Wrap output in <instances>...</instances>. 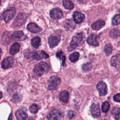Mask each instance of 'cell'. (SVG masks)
Instances as JSON below:
<instances>
[{
	"mask_svg": "<svg viewBox=\"0 0 120 120\" xmlns=\"http://www.w3.org/2000/svg\"><path fill=\"white\" fill-rule=\"evenodd\" d=\"M15 115L17 120H25L28 116L27 114L21 109L17 110L15 112Z\"/></svg>",
	"mask_w": 120,
	"mask_h": 120,
	"instance_id": "19",
	"label": "cell"
},
{
	"mask_svg": "<svg viewBox=\"0 0 120 120\" xmlns=\"http://www.w3.org/2000/svg\"><path fill=\"white\" fill-rule=\"evenodd\" d=\"M97 88L99 91L100 96H105L107 92V87L105 82L103 81L99 82L97 84Z\"/></svg>",
	"mask_w": 120,
	"mask_h": 120,
	"instance_id": "7",
	"label": "cell"
},
{
	"mask_svg": "<svg viewBox=\"0 0 120 120\" xmlns=\"http://www.w3.org/2000/svg\"><path fill=\"white\" fill-rule=\"evenodd\" d=\"M112 24L113 25H117L120 23V15H115L112 19Z\"/></svg>",
	"mask_w": 120,
	"mask_h": 120,
	"instance_id": "30",
	"label": "cell"
},
{
	"mask_svg": "<svg viewBox=\"0 0 120 120\" xmlns=\"http://www.w3.org/2000/svg\"><path fill=\"white\" fill-rule=\"evenodd\" d=\"M31 43L33 47L36 48H38L41 44V39L38 37H35L31 39Z\"/></svg>",
	"mask_w": 120,
	"mask_h": 120,
	"instance_id": "23",
	"label": "cell"
},
{
	"mask_svg": "<svg viewBox=\"0 0 120 120\" xmlns=\"http://www.w3.org/2000/svg\"><path fill=\"white\" fill-rule=\"evenodd\" d=\"M1 52H2L1 49L0 48V58H1Z\"/></svg>",
	"mask_w": 120,
	"mask_h": 120,
	"instance_id": "39",
	"label": "cell"
},
{
	"mask_svg": "<svg viewBox=\"0 0 120 120\" xmlns=\"http://www.w3.org/2000/svg\"><path fill=\"white\" fill-rule=\"evenodd\" d=\"M79 57V53L78 52H75L71 54L69 56V60L73 62H75L78 60Z\"/></svg>",
	"mask_w": 120,
	"mask_h": 120,
	"instance_id": "27",
	"label": "cell"
},
{
	"mask_svg": "<svg viewBox=\"0 0 120 120\" xmlns=\"http://www.w3.org/2000/svg\"><path fill=\"white\" fill-rule=\"evenodd\" d=\"M60 41V37L57 34L52 35L48 39V44L50 48H53L56 46Z\"/></svg>",
	"mask_w": 120,
	"mask_h": 120,
	"instance_id": "5",
	"label": "cell"
},
{
	"mask_svg": "<svg viewBox=\"0 0 120 120\" xmlns=\"http://www.w3.org/2000/svg\"><path fill=\"white\" fill-rule=\"evenodd\" d=\"M63 5L64 8L68 10H71L74 8V3L71 0H63Z\"/></svg>",
	"mask_w": 120,
	"mask_h": 120,
	"instance_id": "22",
	"label": "cell"
},
{
	"mask_svg": "<svg viewBox=\"0 0 120 120\" xmlns=\"http://www.w3.org/2000/svg\"><path fill=\"white\" fill-rule=\"evenodd\" d=\"M90 112L92 116L94 118H98L100 116V112L99 107L98 105L93 104L90 107Z\"/></svg>",
	"mask_w": 120,
	"mask_h": 120,
	"instance_id": "14",
	"label": "cell"
},
{
	"mask_svg": "<svg viewBox=\"0 0 120 120\" xmlns=\"http://www.w3.org/2000/svg\"><path fill=\"white\" fill-rule=\"evenodd\" d=\"M97 36L95 34L90 35L87 39L88 44L90 45L97 46H98L99 43L97 41Z\"/></svg>",
	"mask_w": 120,
	"mask_h": 120,
	"instance_id": "15",
	"label": "cell"
},
{
	"mask_svg": "<svg viewBox=\"0 0 120 120\" xmlns=\"http://www.w3.org/2000/svg\"><path fill=\"white\" fill-rule=\"evenodd\" d=\"M69 98L68 92L66 90H63L59 94L60 100L64 103H68Z\"/></svg>",
	"mask_w": 120,
	"mask_h": 120,
	"instance_id": "20",
	"label": "cell"
},
{
	"mask_svg": "<svg viewBox=\"0 0 120 120\" xmlns=\"http://www.w3.org/2000/svg\"><path fill=\"white\" fill-rule=\"evenodd\" d=\"M111 113L114 116L116 120H118L119 119V114L120 113V108L117 107H114L112 109Z\"/></svg>",
	"mask_w": 120,
	"mask_h": 120,
	"instance_id": "25",
	"label": "cell"
},
{
	"mask_svg": "<svg viewBox=\"0 0 120 120\" xmlns=\"http://www.w3.org/2000/svg\"><path fill=\"white\" fill-rule=\"evenodd\" d=\"M110 108V104L107 101H105L102 103L101 109L103 112H107Z\"/></svg>",
	"mask_w": 120,
	"mask_h": 120,
	"instance_id": "32",
	"label": "cell"
},
{
	"mask_svg": "<svg viewBox=\"0 0 120 120\" xmlns=\"http://www.w3.org/2000/svg\"><path fill=\"white\" fill-rule=\"evenodd\" d=\"M61 114L60 112L57 110H53L51 111L47 115L48 120H58L60 118Z\"/></svg>",
	"mask_w": 120,
	"mask_h": 120,
	"instance_id": "16",
	"label": "cell"
},
{
	"mask_svg": "<svg viewBox=\"0 0 120 120\" xmlns=\"http://www.w3.org/2000/svg\"><path fill=\"white\" fill-rule=\"evenodd\" d=\"M29 110L30 111V112H31V113H36L38 111V105L35 104H32V105H31L30 107H29Z\"/></svg>",
	"mask_w": 120,
	"mask_h": 120,
	"instance_id": "34",
	"label": "cell"
},
{
	"mask_svg": "<svg viewBox=\"0 0 120 120\" xmlns=\"http://www.w3.org/2000/svg\"><path fill=\"white\" fill-rule=\"evenodd\" d=\"M0 4H1V0H0Z\"/></svg>",
	"mask_w": 120,
	"mask_h": 120,
	"instance_id": "40",
	"label": "cell"
},
{
	"mask_svg": "<svg viewBox=\"0 0 120 120\" xmlns=\"http://www.w3.org/2000/svg\"><path fill=\"white\" fill-rule=\"evenodd\" d=\"M75 116V113L73 111H70L68 112V116L69 119H72Z\"/></svg>",
	"mask_w": 120,
	"mask_h": 120,
	"instance_id": "36",
	"label": "cell"
},
{
	"mask_svg": "<svg viewBox=\"0 0 120 120\" xmlns=\"http://www.w3.org/2000/svg\"><path fill=\"white\" fill-rule=\"evenodd\" d=\"M56 57L62 60V65L64 66L65 64V61L66 60V57L64 55L63 52L61 50L58 51L56 53Z\"/></svg>",
	"mask_w": 120,
	"mask_h": 120,
	"instance_id": "28",
	"label": "cell"
},
{
	"mask_svg": "<svg viewBox=\"0 0 120 120\" xmlns=\"http://www.w3.org/2000/svg\"><path fill=\"white\" fill-rule=\"evenodd\" d=\"M32 57L34 60H39L43 59H47L49 57V55L45 52L43 51H39L33 52Z\"/></svg>",
	"mask_w": 120,
	"mask_h": 120,
	"instance_id": "10",
	"label": "cell"
},
{
	"mask_svg": "<svg viewBox=\"0 0 120 120\" xmlns=\"http://www.w3.org/2000/svg\"><path fill=\"white\" fill-rule=\"evenodd\" d=\"M27 29L30 32L34 33H37L42 30V29L38 26L36 24L31 22L27 25Z\"/></svg>",
	"mask_w": 120,
	"mask_h": 120,
	"instance_id": "17",
	"label": "cell"
},
{
	"mask_svg": "<svg viewBox=\"0 0 120 120\" xmlns=\"http://www.w3.org/2000/svg\"><path fill=\"white\" fill-rule=\"evenodd\" d=\"M49 70L48 65L44 61H41L36 65L33 69L34 73L38 76H40L44 73H47Z\"/></svg>",
	"mask_w": 120,
	"mask_h": 120,
	"instance_id": "2",
	"label": "cell"
},
{
	"mask_svg": "<svg viewBox=\"0 0 120 120\" xmlns=\"http://www.w3.org/2000/svg\"><path fill=\"white\" fill-rule=\"evenodd\" d=\"M16 13V9L14 8H10L4 12L2 17L6 22H8L15 16Z\"/></svg>",
	"mask_w": 120,
	"mask_h": 120,
	"instance_id": "4",
	"label": "cell"
},
{
	"mask_svg": "<svg viewBox=\"0 0 120 120\" xmlns=\"http://www.w3.org/2000/svg\"><path fill=\"white\" fill-rule=\"evenodd\" d=\"M50 17L54 19H60L63 17L62 12L58 8L52 9L50 13Z\"/></svg>",
	"mask_w": 120,
	"mask_h": 120,
	"instance_id": "9",
	"label": "cell"
},
{
	"mask_svg": "<svg viewBox=\"0 0 120 120\" xmlns=\"http://www.w3.org/2000/svg\"><path fill=\"white\" fill-rule=\"evenodd\" d=\"M105 25V22L103 20H98L93 22L91 25V28L94 30H98L102 28Z\"/></svg>",
	"mask_w": 120,
	"mask_h": 120,
	"instance_id": "18",
	"label": "cell"
},
{
	"mask_svg": "<svg viewBox=\"0 0 120 120\" xmlns=\"http://www.w3.org/2000/svg\"><path fill=\"white\" fill-rule=\"evenodd\" d=\"M11 38L15 41H22L27 38V36L22 31H17L13 33Z\"/></svg>",
	"mask_w": 120,
	"mask_h": 120,
	"instance_id": "8",
	"label": "cell"
},
{
	"mask_svg": "<svg viewBox=\"0 0 120 120\" xmlns=\"http://www.w3.org/2000/svg\"><path fill=\"white\" fill-rule=\"evenodd\" d=\"M109 36L112 38H116L120 36V30L118 29H112L109 33Z\"/></svg>",
	"mask_w": 120,
	"mask_h": 120,
	"instance_id": "24",
	"label": "cell"
},
{
	"mask_svg": "<svg viewBox=\"0 0 120 120\" xmlns=\"http://www.w3.org/2000/svg\"><path fill=\"white\" fill-rule=\"evenodd\" d=\"M65 28L67 29V30H70L71 29L74 28V26L75 25L72 23V22L71 20L70 19H68L65 22Z\"/></svg>",
	"mask_w": 120,
	"mask_h": 120,
	"instance_id": "31",
	"label": "cell"
},
{
	"mask_svg": "<svg viewBox=\"0 0 120 120\" xmlns=\"http://www.w3.org/2000/svg\"><path fill=\"white\" fill-rule=\"evenodd\" d=\"M61 83L60 79L56 75L50 77L48 81V88L50 90L57 89Z\"/></svg>",
	"mask_w": 120,
	"mask_h": 120,
	"instance_id": "3",
	"label": "cell"
},
{
	"mask_svg": "<svg viewBox=\"0 0 120 120\" xmlns=\"http://www.w3.org/2000/svg\"><path fill=\"white\" fill-rule=\"evenodd\" d=\"M73 17L74 22L76 23L82 22L84 21L85 19V16L84 14L78 11H75L73 15Z\"/></svg>",
	"mask_w": 120,
	"mask_h": 120,
	"instance_id": "12",
	"label": "cell"
},
{
	"mask_svg": "<svg viewBox=\"0 0 120 120\" xmlns=\"http://www.w3.org/2000/svg\"><path fill=\"white\" fill-rule=\"evenodd\" d=\"M20 45L17 43L15 42L11 46L9 52L11 55H15L17 53H18L20 50Z\"/></svg>",
	"mask_w": 120,
	"mask_h": 120,
	"instance_id": "21",
	"label": "cell"
},
{
	"mask_svg": "<svg viewBox=\"0 0 120 120\" xmlns=\"http://www.w3.org/2000/svg\"><path fill=\"white\" fill-rule=\"evenodd\" d=\"M111 65L117 68H120V54H117L113 56L110 60Z\"/></svg>",
	"mask_w": 120,
	"mask_h": 120,
	"instance_id": "13",
	"label": "cell"
},
{
	"mask_svg": "<svg viewBox=\"0 0 120 120\" xmlns=\"http://www.w3.org/2000/svg\"><path fill=\"white\" fill-rule=\"evenodd\" d=\"M26 20V16L23 13H20L15 19L13 23V26L14 27L20 26L23 24Z\"/></svg>",
	"mask_w": 120,
	"mask_h": 120,
	"instance_id": "6",
	"label": "cell"
},
{
	"mask_svg": "<svg viewBox=\"0 0 120 120\" xmlns=\"http://www.w3.org/2000/svg\"><path fill=\"white\" fill-rule=\"evenodd\" d=\"M85 36L83 32L76 34L73 38L70 43L69 46L68 48V51H71L76 48V47L82 44L84 41Z\"/></svg>",
	"mask_w": 120,
	"mask_h": 120,
	"instance_id": "1",
	"label": "cell"
},
{
	"mask_svg": "<svg viewBox=\"0 0 120 120\" xmlns=\"http://www.w3.org/2000/svg\"><path fill=\"white\" fill-rule=\"evenodd\" d=\"M8 120H12V113H10L9 117H8Z\"/></svg>",
	"mask_w": 120,
	"mask_h": 120,
	"instance_id": "37",
	"label": "cell"
},
{
	"mask_svg": "<svg viewBox=\"0 0 120 120\" xmlns=\"http://www.w3.org/2000/svg\"><path fill=\"white\" fill-rule=\"evenodd\" d=\"M91 65L90 63H87L82 65V68L83 71L87 72L90 70L91 68Z\"/></svg>",
	"mask_w": 120,
	"mask_h": 120,
	"instance_id": "33",
	"label": "cell"
},
{
	"mask_svg": "<svg viewBox=\"0 0 120 120\" xmlns=\"http://www.w3.org/2000/svg\"><path fill=\"white\" fill-rule=\"evenodd\" d=\"M2 98V93L0 91V99H1Z\"/></svg>",
	"mask_w": 120,
	"mask_h": 120,
	"instance_id": "38",
	"label": "cell"
},
{
	"mask_svg": "<svg viewBox=\"0 0 120 120\" xmlns=\"http://www.w3.org/2000/svg\"><path fill=\"white\" fill-rule=\"evenodd\" d=\"M114 101L117 102H120V93H118L114 95L113 97Z\"/></svg>",
	"mask_w": 120,
	"mask_h": 120,
	"instance_id": "35",
	"label": "cell"
},
{
	"mask_svg": "<svg viewBox=\"0 0 120 120\" xmlns=\"http://www.w3.org/2000/svg\"><path fill=\"white\" fill-rule=\"evenodd\" d=\"M14 63L13 58L11 57H8L5 58L1 63V67L3 69L9 68L12 67Z\"/></svg>",
	"mask_w": 120,
	"mask_h": 120,
	"instance_id": "11",
	"label": "cell"
},
{
	"mask_svg": "<svg viewBox=\"0 0 120 120\" xmlns=\"http://www.w3.org/2000/svg\"><path fill=\"white\" fill-rule=\"evenodd\" d=\"M22 97L21 95L19 94H15L12 96L11 101L14 103H16L20 102L22 100Z\"/></svg>",
	"mask_w": 120,
	"mask_h": 120,
	"instance_id": "29",
	"label": "cell"
},
{
	"mask_svg": "<svg viewBox=\"0 0 120 120\" xmlns=\"http://www.w3.org/2000/svg\"><path fill=\"white\" fill-rule=\"evenodd\" d=\"M104 52L107 56H109L112 52V47L111 44L108 43L106 44L104 47Z\"/></svg>",
	"mask_w": 120,
	"mask_h": 120,
	"instance_id": "26",
	"label": "cell"
}]
</instances>
